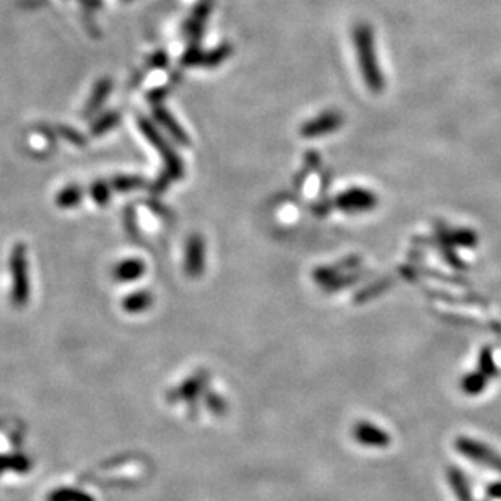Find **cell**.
<instances>
[{"label": "cell", "instance_id": "obj_1", "mask_svg": "<svg viewBox=\"0 0 501 501\" xmlns=\"http://www.w3.org/2000/svg\"><path fill=\"white\" fill-rule=\"evenodd\" d=\"M11 274H14V299L23 304L26 301L28 290H26V266H25V252L23 247H15L14 256H11Z\"/></svg>", "mask_w": 501, "mask_h": 501}]
</instances>
